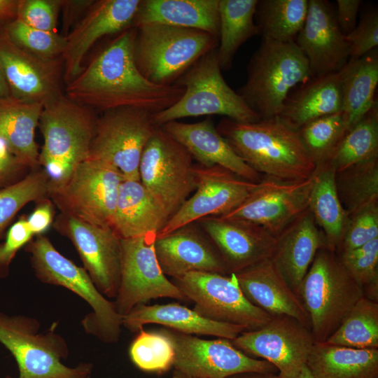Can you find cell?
Listing matches in <instances>:
<instances>
[{"label": "cell", "instance_id": "6da1fadb", "mask_svg": "<svg viewBox=\"0 0 378 378\" xmlns=\"http://www.w3.org/2000/svg\"><path fill=\"white\" fill-rule=\"evenodd\" d=\"M136 31L131 27L119 33L67 83L65 96L104 111L129 107L154 114L176 104L183 88L153 83L139 71L134 55Z\"/></svg>", "mask_w": 378, "mask_h": 378}, {"label": "cell", "instance_id": "7a4b0ae2", "mask_svg": "<svg viewBox=\"0 0 378 378\" xmlns=\"http://www.w3.org/2000/svg\"><path fill=\"white\" fill-rule=\"evenodd\" d=\"M216 129L235 153L262 176L304 180L317 164L311 158L299 132L279 118L240 122L223 118Z\"/></svg>", "mask_w": 378, "mask_h": 378}, {"label": "cell", "instance_id": "3957f363", "mask_svg": "<svg viewBox=\"0 0 378 378\" xmlns=\"http://www.w3.org/2000/svg\"><path fill=\"white\" fill-rule=\"evenodd\" d=\"M95 122L86 106L64 95L43 106L38 125L43 137L38 166L48 176V189L62 186L88 159Z\"/></svg>", "mask_w": 378, "mask_h": 378}, {"label": "cell", "instance_id": "277c9868", "mask_svg": "<svg viewBox=\"0 0 378 378\" xmlns=\"http://www.w3.org/2000/svg\"><path fill=\"white\" fill-rule=\"evenodd\" d=\"M311 78L308 61L295 41L262 39L238 94L260 119L278 117L290 90Z\"/></svg>", "mask_w": 378, "mask_h": 378}, {"label": "cell", "instance_id": "5b68a950", "mask_svg": "<svg viewBox=\"0 0 378 378\" xmlns=\"http://www.w3.org/2000/svg\"><path fill=\"white\" fill-rule=\"evenodd\" d=\"M30 255L34 274L43 283L66 288L85 300L92 312L82 320L88 334L102 342L115 343L119 340L122 316L93 283L87 271L61 254L48 237L41 234L25 247Z\"/></svg>", "mask_w": 378, "mask_h": 378}, {"label": "cell", "instance_id": "8992f818", "mask_svg": "<svg viewBox=\"0 0 378 378\" xmlns=\"http://www.w3.org/2000/svg\"><path fill=\"white\" fill-rule=\"evenodd\" d=\"M316 342H325L351 308L364 296L363 288L326 247L318 251L298 293Z\"/></svg>", "mask_w": 378, "mask_h": 378}, {"label": "cell", "instance_id": "52a82bcc", "mask_svg": "<svg viewBox=\"0 0 378 378\" xmlns=\"http://www.w3.org/2000/svg\"><path fill=\"white\" fill-rule=\"evenodd\" d=\"M174 85L183 88L184 93L173 106L153 114L157 127L183 118L202 115H224L240 122L261 120L225 80L217 48L197 60Z\"/></svg>", "mask_w": 378, "mask_h": 378}, {"label": "cell", "instance_id": "ba28073f", "mask_svg": "<svg viewBox=\"0 0 378 378\" xmlns=\"http://www.w3.org/2000/svg\"><path fill=\"white\" fill-rule=\"evenodd\" d=\"M136 28V66L147 80L157 85H174L197 60L218 45V38L198 29L162 24Z\"/></svg>", "mask_w": 378, "mask_h": 378}, {"label": "cell", "instance_id": "9c48e42d", "mask_svg": "<svg viewBox=\"0 0 378 378\" xmlns=\"http://www.w3.org/2000/svg\"><path fill=\"white\" fill-rule=\"evenodd\" d=\"M39 327L36 318L0 312V343L16 360V378H90V365L69 368L62 362L69 352L64 339L53 330L38 332Z\"/></svg>", "mask_w": 378, "mask_h": 378}, {"label": "cell", "instance_id": "30bf717a", "mask_svg": "<svg viewBox=\"0 0 378 378\" xmlns=\"http://www.w3.org/2000/svg\"><path fill=\"white\" fill-rule=\"evenodd\" d=\"M195 164L190 153L158 127L143 151L139 178L169 218L196 189Z\"/></svg>", "mask_w": 378, "mask_h": 378}, {"label": "cell", "instance_id": "8fae6325", "mask_svg": "<svg viewBox=\"0 0 378 378\" xmlns=\"http://www.w3.org/2000/svg\"><path fill=\"white\" fill-rule=\"evenodd\" d=\"M120 172L105 162L87 159L61 186L48 189V197L62 214L102 227H111L119 189Z\"/></svg>", "mask_w": 378, "mask_h": 378}, {"label": "cell", "instance_id": "7c38bea8", "mask_svg": "<svg viewBox=\"0 0 378 378\" xmlns=\"http://www.w3.org/2000/svg\"><path fill=\"white\" fill-rule=\"evenodd\" d=\"M157 127L153 113L145 110L106 111L96 119L88 158L115 167L124 180L140 181L142 153Z\"/></svg>", "mask_w": 378, "mask_h": 378}, {"label": "cell", "instance_id": "4fadbf2b", "mask_svg": "<svg viewBox=\"0 0 378 378\" xmlns=\"http://www.w3.org/2000/svg\"><path fill=\"white\" fill-rule=\"evenodd\" d=\"M173 283L189 301L193 310L212 321L243 326L255 330L272 318L245 297L234 274L190 272L173 279Z\"/></svg>", "mask_w": 378, "mask_h": 378}, {"label": "cell", "instance_id": "5bb4252c", "mask_svg": "<svg viewBox=\"0 0 378 378\" xmlns=\"http://www.w3.org/2000/svg\"><path fill=\"white\" fill-rule=\"evenodd\" d=\"M156 237L155 234H149L121 239L120 279L113 303L122 316L153 299L169 298L189 301L162 272L154 247Z\"/></svg>", "mask_w": 378, "mask_h": 378}, {"label": "cell", "instance_id": "9a60e30c", "mask_svg": "<svg viewBox=\"0 0 378 378\" xmlns=\"http://www.w3.org/2000/svg\"><path fill=\"white\" fill-rule=\"evenodd\" d=\"M171 341L174 370L196 378H227L236 374L276 372L270 363L251 357L225 338L204 340L167 328L159 330Z\"/></svg>", "mask_w": 378, "mask_h": 378}, {"label": "cell", "instance_id": "2e32d148", "mask_svg": "<svg viewBox=\"0 0 378 378\" xmlns=\"http://www.w3.org/2000/svg\"><path fill=\"white\" fill-rule=\"evenodd\" d=\"M231 342L246 354L272 364L281 378L295 377L316 343L309 327L286 315L272 316L263 326L244 331Z\"/></svg>", "mask_w": 378, "mask_h": 378}, {"label": "cell", "instance_id": "e0dca14e", "mask_svg": "<svg viewBox=\"0 0 378 378\" xmlns=\"http://www.w3.org/2000/svg\"><path fill=\"white\" fill-rule=\"evenodd\" d=\"M314 179V174L299 181L262 176L240 205L219 217L256 224L276 237L308 209Z\"/></svg>", "mask_w": 378, "mask_h": 378}, {"label": "cell", "instance_id": "ac0fdd59", "mask_svg": "<svg viewBox=\"0 0 378 378\" xmlns=\"http://www.w3.org/2000/svg\"><path fill=\"white\" fill-rule=\"evenodd\" d=\"M53 227L72 242L83 268L100 293L115 298L120 279L121 239L112 227L92 225L62 213Z\"/></svg>", "mask_w": 378, "mask_h": 378}, {"label": "cell", "instance_id": "d6986e66", "mask_svg": "<svg viewBox=\"0 0 378 378\" xmlns=\"http://www.w3.org/2000/svg\"><path fill=\"white\" fill-rule=\"evenodd\" d=\"M195 192L167 220L157 237L202 218L228 214L240 205L258 185L218 165L207 167L195 164Z\"/></svg>", "mask_w": 378, "mask_h": 378}, {"label": "cell", "instance_id": "ffe728a7", "mask_svg": "<svg viewBox=\"0 0 378 378\" xmlns=\"http://www.w3.org/2000/svg\"><path fill=\"white\" fill-rule=\"evenodd\" d=\"M62 59L46 60L15 44L0 29V68L12 98L46 104L63 94Z\"/></svg>", "mask_w": 378, "mask_h": 378}, {"label": "cell", "instance_id": "44dd1931", "mask_svg": "<svg viewBox=\"0 0 378 378\" xmlns=\"http://www.w3.org/2000/svg\"><path fill=\"white\" fill-rule=\"evenodd\" d=\"M141 0L94 1L74 28L66 36L62 59L66 84L83 70L87 52L101 38L134 27Z\"/></svg>", "mask_w": 378, "mask_h": 378}, {"label": "cell", "instance_id": "7402d4cb", "mask_svg": "<svg viewBox=\"0 0 378 378\" xmlns=\"http://www.w3.org/2000/svg\"><path fill=\"white\" fill-rule=\"evenodd\" d=\"M295 42L307 59L311 78L340 71L350 59V47L328 1L308 0L304 25Z\"/></svg>", "mask_w": 378, "mask_h": 378}, {"label": "cell", "instance_id": "603a6c76", "mask_svg": "<svg viewBox=\"0 0 378 378\" xmlns=\"http://www.w3.org/2000/svg\"><path fill=\"white\" fill-rule=\"evenodd\" d=\"M196 223L216 247L228 274L271 258L276 237L256 224L219 216L202 218Z\"/></svg>", "mask_w": 378, "mask_h": 378}, {"label": "cell", "instance_id": "cb8c5ba5", "mask_svg": "<svg viewBox=\"0 0 378 378\" xmlns=\"http://www.w3.org/2000/svg\"><path fill=\"white\" fill-rule=\"evenodd\" d=\"M160 266L172 279L190 272L228 274L218 251L196 222L156 237Z\"/></svg>", "mask_w": 378, "mask_h": 378}, {"label": "cell", "instance_id": "d4e9b609", "mask_svg": "<svg viewBox=\"0 0 378 378\" xmlns=\"http://www.w3.org/2000/svg\"><path fill=\"white\" fill-rule=\"evenodd\" d=\"M161 127L180 143L197 164L218 165L253 183L262 176L248 166L218 132L210 116L202 121L186 123L174 120Z\"/></svg>", "mask_w": 378, "mask_h": 378}, {"label": "cell", "instance_id": "484cf974", "mask_svg": "<svg viewBox=\"0 0 378 378\" xmlns=\"http://www.w3.org/2000/svg\"><path fill=\"white\" fill-rule=\"evenodd\" d=\"M324 247V236L309 209L276 237L271 260L298 295L316 253Z\"/></svg>", "mask_w": 378, "mask_h": 378}, {"label": "cell", "instance_id": "4316f807", "mask_svg": "<svg viewBox=\"0 0 378 378\" xmlns=\"http://www.w3.org/2000/svg\"><path fill=\"white\" fill-rule=\"evenodd\" d=\"M245 297L270 316L293 317L311 328L309 315L298 295L279 273L271 258L234 274Z\"/></svg>", "mask_w": 378, "mask_h": 378}, {"label": "cell", "instance_id": "83f0119b", "mask_svg": "<svg viewBox=\"0 0 378 378\" xmlns=\"http://www.w3.org/2000/svg\"><path fill=\"white\" fill-rule=\"evenodd\" d=\"M151 323L186 334L212 335L229 340L248 330L243 326L210 320L178 303L139 304L122 316V326L133 332Z\"/></svg>", "mask_w": 378, "mask_h": 378}, {"label": "cell", "instance_id": "f1b7e54d", "mask_svg": "<svg viewBox=\"0 0 378 378\" xmlns=\"http://www.w3.org/2000/svg\"><path fill=\"white\" fill-rule=\"evenodd\" d=\"M342 69L311 78L287 97L278 118L298 130L316 118L342 111Z\"/></svg>", "mask_w": 378, "mask_h": 378}, {"label": "cell", "instance_id": "f546056e", "mask_svg": "<svg viewBox=\"0 0 378 378\" xmlns=\"http://www.w3.org/2000/svg\"><path fill=\"white\" fill-rule=\"evenodd\" d=\"M169 218L140 181H122L111 226L120 239L158 235Z\"/></svg>", "mask_w": 378, "mask_h": 378}, {"label": "cell", "instance_id": "4dcf8cb0", "mask_svg": "<svg viewBox=\"0 0 378 378\" xmlns=\"http://www.w3.org/2000/svg\"><path fill=\"white\" fill-rule=\"evenodd\" d=\"M219 0H141L134 27L162 24L207 32L219 39Z\"/></svg>", "mask_w": 378, "mask_h": 378}, {"label": "cell", "instance_id": "1f68e13d", "mask_svg": "<svg viewBox=\"0 0 378 378\" xmlns=\"http://www.w3.org/2000/svg\"><path fill=\"white\" fill-rule=\"evenodd\" d=\"M306 365L316 378H378V349L316 342Z\"/></svg>", "mask_w": 378, "mask_h": 378}, {"label": "cell", "instance_id": "d6a6232c", "mask_svg": "<svg viewBox=\"0 0 378 378\" xmlns=\"http://www.w3.org/2000/svg\"><path fill=\"white\" fill-rule=\"evenodd\" d=\"M335 175V169L328 160L317 164L308 206L324 236L326 248L335 252L348 220L337 194Z\"/></svg>", "mask_w": 378, "mask_h": 378}, {"label": "cell", "instance_id": "836d02e7", "mask_svg": "<svg viewBox=\"0 0 378 378\" xmlns=\"http://www.w3.org/2000/svg\"><path fill=\"white\" fill-rule=\"evenodd\" d=\"M43 108L40 103L13 98L0 102V139L32 169L39 167L34 134Z\"/></svg>", "mask_w": 378, "mask_h": 378}, {"label": "cell", "instance_id": "e575fe53", "mask_svg": "<svg viewBox=\"0 0 378 378\" xmlns=\"http://www.w3.org/2000/svg\"><path fill=\"white\" fill-rule=\"evenodd\" d=\"M377 48L359 58H350L342 68V113L346 131L377 102Z\"/></svg>", "mask_w": 378, "mask_h": 378}, {"label": "cell", "instance_id": "d590c367", "mask_svg": "<svg viewBox=\"0 0 378 378\" xmlns=\"http://www.w3.org/2000/svg\"><path fill=\"white\" fill-rule=\"evenodd\" d=\"M258 0H219L220 30L217 58L221 70L230 69L242 44L260 34L255 22Z\"/></svg>", "mask_w": 378, "mask_h": 378}, {"label": "cell", "instance_id": "8d00e7d4", "mask_svg": "<svg viewBox=\"0 0 378 378\" xmlns=\"http://www.w3.org/2000/svg\"><path fill=\"white\" fill-rule=\"evenodd\" d=\"M307 0H260L255 19L262 39L295 41L307 17Z\"/></svg>", "mask_w": 378, "mask_h": 378}, {"label": "cell", "instance_id": "74e56055", "mask_svg": "<svg viewBox=\"0 0 378 378\" xmlns=\"http://www.w3.org/2000/svg\"><path fill=\"white\" fill-rule=\"evenodd\" d=\"M378 158L377 102L354 127L347 130L325 159L336 172L356 164Z\"/></svg>", "mask_w": 378, "mask_h": 378}, {"label": "cell", "instance_id": "f35d334b", "mask_svg": "<svg viewBox=\"0 0 378 378\" xmlns=\"http://www.w3.org/2000/svg\"><path fill=\"white\" fill-rule=\"evenodd\" d=\"M337 194L348 218L378 204V158L336 172Z\"/></svg>", "mask_w": 378, "mask_h": 378}, {"label": "cell", "instance_id": "ab89813d", "mask_svg": "<svg viewBox=\"0 0 378 378\" xmlns=\"http://www.w3.org/2000/svg\"><path fill=\"white\" fill-rule=\"evenodd\" d=\"M325 342L356 349H378V302L361 298Z\"/></svg>", "mask_w": 378, "mask_h": 378}, {"label": "cell", "instance_id": "60d3db41", "mask_svg": "<svg viewBox=\"0 0 378 378\" xmlns=\"http://www.w3.org/2000/svg\"><path fill=\"white\" fill-rule=\"evenodd\" d=\"M48 183L46 172L36 168L19 181L0 189V238L23 206L48 197Z\"/></svg>", "mask_w": 378, "mask_h": 378}, {"label": "cell", "instance_id": "b9f144b4", "mask_svg": "<svg viewBox=\"0 0 378 378\" xmlns=\"http://www.w3.org/2000/svg\"><path fill=\"white\" fill-rule=\"evenodd\" d=\"M298 131L308 153L318 164L330 154L346 129L341 111L313 120Z\"/></svg>", "mask_w": 378, "mask_h": 378}, {"label": "cell", "instance_id": "7bdbcfd3", "mask_svg": "<svg viewBox=\"0 0 378 378\" xmlns=\"http://www.w3.org/2000/svg\"><path fill=\"white\" fill-rule=\"evenodd\" d=\"M130 356L140 370L162 373L169 370L174 363V351L170 340L158 332H138L130 347Z\"/></svg>", "mask_w": 378, "mask_h": 378}, {"label": "cell", "instance_id": "ee69618b", "mask_svg": "<svg viewBox=\"0 0 378 378\" xmlns=\"http://www.w3.org/2000/svg\"><path fill=\"white\" fill-rule=\"evenodd\" d=\"M8 38L18 46L46 60L62 59L66 36L29 27L15 19L4 27Z\"/></svg>", "mask_w": 378, "mask_h": 378}, {"label": "cell", "instance_id": "f6af8a7d", "mask_svg": "<svg viewBox=\"0 0 378 378\" xmlns=\"http://www.w3.org/2000/svg\"><path fill=\"white\" fill-rule=\"evenodd\" d=\"M337 255L349 272L363 288L364 296L378 302V238Z\"/></svg>", "mask_w": 378, "mask_h": 378}, {"label": "cell", "instance_id": "bcb514c9", "mask_svg": "<svg viewBox=\"0 0 378 378\" xmlns=\"http://www.w3.org/2000/svg\"><path fill=\"white\" fill-rule=\"evenodd\" d=\"M378 238V204L366 207L348 218L337 254L358 248Z\"/></svg>", "mask_w": 378, "mask_h": 378}, {"label": "cell", "instance_id": "7dc6e473", "mask_svg": "<svg viewBox=\"0 0 378 378\" xmlns=\"http://www.w3.org/2000/svg\"><path fill=\"white\" fill-rule=\"evenodd\" d=\"M60 0H19L16 19L33 28L55 32Z\"/></svg>", "mask_w": 378, "mask_h": 378}, {"label": "cell", "instance_id": "c3c4849f", "mask_svg": "<svg viewBox=\"0 0 378 378\" xmlns=\"http://www.w3.org/2000/svg\"><path fill=\"white\" fill-rule=\"evenodd\" d=\"M345 37L350 47V58H359L377 48V10L373 9L365 13L358 24Z\"/></svg>", "mask_w": 378, "mask_h": 378}, {"label": "cell", "instance_id": "681fc988", "mask_svg": "<svg viewBox=\"0 0 378 378\" xmlns=\"http://www.w3.org/2000/svg\"><path fill=\"white\" fill-rule=\"evenodd\" d=\"M33 237L26 216H22L9 227L4 241L0 243V278L8 275L10 265L17 252Z\"/></svg>", "mask_w": 378, "mask_h": 378}, {"label": "cell", "instance_id": "f907efd6", "mask_svg": "<svg viewBox=\"0 0 378 378\" xmlns=\"http://www.w3.org/2000/svg\"><path fill=\"white\" fill-rule=\"evenodd\" d=\"M29 169H34L17 157L0 139V189L21 180Z\"/></svg>", "mask_w": 378, "mask_h": 378}, {"label": "cell", "instance_id": "816d5d0a", "mask_svg": "<svg viewBox=\"0 0 378 378\" xmlns=\"http://www.w3.org/2000/svg\"><path fill=\"white\" fill-rule=\"evenodd\" d=\"M54 204L48 197L37 201L31 214L27 217L29 227L34 236L45 232L54 222Z\"/></svg>", "mask_w": 378, "mask_h": 378}, {"label": "cell", "instance_id": "f5cc1de1", "mask_svg": "<svg viewBox=\"0 0 378 378\" xmlns=\"http://www.w3.org/2000/svg\"><path fill=\"white\" fill-rule=\"evenodd\" d=\"M360 4V0L337 1L336 20L344 36L349 35L356 27Z\"/></svg>", "mask_w": 378, "mask_h": 378}, {"label": "cell", "instance_id": "db71d44e", "mask_svg": "<svg viewBox=\"0 0 378 378\" xmlns=\"http://www.w3.org/2000/svg\"><path fill=\"white\" fill-rule=\"evenodd\" d=\"M94 1H62L64 10V27L69 28L80 13L88 10Z\"/></svg>", "mask_w": 378, "mask_h": 378}, {"label": "cell", "instance_id": "11a10c76", "mask_svg": "<svg viewBox=\"0 0 378 378\" xmlns=\"http://www.w3.org/2000/svg\"><path fill=\"white\" fill-rule=\"evenodd\" d=\"M19 0H0V29L17 18Z\"/></svg>", "mask_w": 378, "mask_h": 378}, {"label": "cell", "instance_id": "9f6ffc18", "mask_svg": "<svg viewBox=\"0 0 378 378\" xmlns=\"http://www.w3.org/2000/svg\"><path fill=\"white\" fill-rule=\"evenodd\" d=\"M227 378H281L276 372H248L234 374Z\"/></svg>", "mask_w": 378, "mask_h": 378}, {"label": "cell", "instance_id": "6f0895ef", "mask_svg": "<svg viewBox=\"0 0 378 378\" xmlns=\"http://www.w3.org/2000/svg\"><path fill=\"white\" fill-rule=\"evenodd\" d=\"M10 88L0 68V102L11 99Z\"/></svg>", "mask_w": 378, "mask_h": 378}, {"label": "cell", "instance_id": "680465c9", "mask_svg": "<svg viewBox=\"0 0 378 378\" xmlns=\"http://www.w3.org/2000/svg\"><path fill=\"white\" fill-rule=\"evenodd\" d=\"M293 378H316L305 365L302 370Z\"/></svg>", "mask_w": 378, "mask_h": 378}, {"label": "cell", "instance_id": "91938a15", "mask_svg": "<svg viewBox=\"0 0 378 378\" xmlns=\"http://www.w3.org/2000/svg\"><path fill=\"white\" fill-rule=\"evenodd\" d=\"M171 378H196V377H193L185 374L179 371L174 370Z\"/></svg>", "mask_w": 378, "mask_h": 378}]
</instances>
